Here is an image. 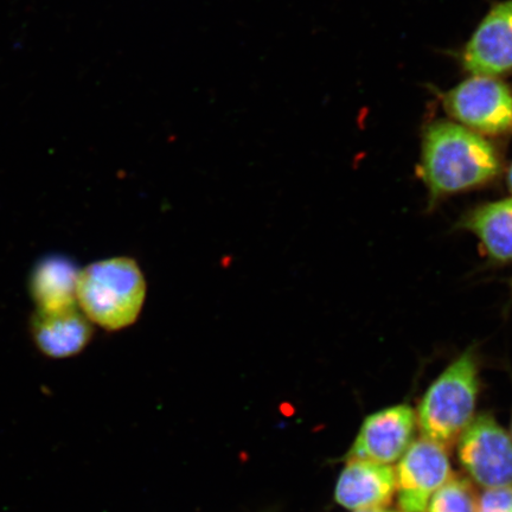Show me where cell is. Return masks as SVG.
Returning a JSON list of instances; mask_svg holds the SVG:
<instances>
[{"label":"cell","instance_id":"obj_1","mask_svg":"<svg viewBox=\"0 0 512 512\" xmlns=\"http://www.w3.org/2000/svg\"><path fill=\"white\" fill-rule=\"evenodd\" d=\"M499 170L495 147L477 132L447 121L428 127L421 175L434 198L479 187Z\"/></svg>","mask_w":512,"mask_h":512},{"label":"cell","instance_id":"obj_2","mask_svg":"<svg viewBox=\"0 0 512 512\" xmlns=\"http://www.w3.org/2000/svg\"><path fill=\"white\" fill-rule=\"evenodd\" d=\"M145 297L144 274L130 258L98 261L79 272L78 305L102 329L118 331L136 323Z\"/></svg>","mask_w":512,"mask_h":512},{"label":"cell","instance_id":"obj_3","mask_svg":"<svg viewBox=\"0 0 512 512\" xmlns=\"http://www.w3.org/2000/svg\"><path fill=\"white\" fill-rule=\"evenodd\" d=\"M479 392L478 364L467 350L428 388L422 398L416 420L421 438L441 446L459 439L473 419Z\"/></svg>","mask_w":512,"mask_h":512},{"label":"cell","instance_id":"obj_4","mask_svg":"<svg viewBox=\"0 0 512 512\" xmlns=\"http://www.w3.org/2000/svg\"><path fill=\"white\" fill-rule=\"evenodd\" d=\"M458 459L484 489L512 485V438L494 416L479 414L460 435Z\"/></svg>","mask_w":512,"mask_h":512},{"label":"cell","instance_id":"obj_5","mask_svg":"<svg viewBox=\"0 0 512 512\" xmlns=\"http://www.w3.org/2000/svg\"><path fill=\"white\" fill-rule=\"evenodd\" d=\"M447 111L470 130L485 134L512 132V93L491 76L460 83L447 94Z\"/></svg>","mask_w":512,"mask_h":512},{"label":"cell","instance_id":"obj_6","mask_svg":"<svg viewBox=\"0 0 512 512\" xmlns=\"http://www.w3.org/2000/svg\"><path fill=\"white\" fill-rule=\"evenodd\" d=\"M395 473L401 512H426L435 491L452 477L446 448L425 438L414 440Z\"/></svg>","mask_w":512,"mask_h":512},{"label":"cell","instance_id":"obj_7","mask_svg":"<svg viewBox=\"0 0 512 512\" xmlns=\"http://www.w3.org/2000/svg\"><path fill=\"white\" fill-rule=\"evenodd\" d=\"M416 430L418 420L411 406L398 405L382 409L364 420L344 460H367L392 465L399 462L414 443Z\"/></svg>","mask_w":512,"mask_h":512},{"label":"cell","instance_id":"obj_8","mask_svg":"<svg viewBox=\"0 0 512 512\" xmlns=\"http://www.w3.org/2000/svg\"><path fill=\"white\" fill-rule=\"evenodd\" d=\"M464 64L473 75L491 76L512 70V0L495 6L467 44Z\"/></svg>","mask_w":512,"mask_h":512},{"label":"cell","instance_id":"obj_9","mask_svg":"<svg viewBox=\"0 0 512 512\" xmlns=\"http://www.w3.org/2000/svg\"><path fill=\"white\" fill-rule=\"evenodd\" d=\"M396 494V473L392 465L350 460L339 475L335 499L343 508L356 511L382 508Z\"/></svg>","mask_w":512,"mask_h":512},{"label":"cell","instance_id":"obj_10","mask_svg":"<svg viewBox=\"0 0 512 512\" xmlns=\"http://www.w3.org/2000/svg\"><path fill=\"white\" fill-rule=\"evenodd\" d=\"M78 307L57 311L38 310L32 319V337L44 356L62 360L78 355L91 341L93 330Z\"/></svg>","mask_w":512,"mask_h":512},{"label":"cell","instance_id":"obj_11","mask_svg":"<svg viewBox=\"0 0 512 512\" xmlns=\"http://www.w3.org/2000/svg\"><path fill=\"white\" fill-rule=\"evenodd\" d=\"M79 272L67 259L43 260L31 278V294L38 310L57 311L78 305L76 283Z\"/></svg>","mask_w":512,"mask_h":512},{"label":"cell","instance_id":"obj_12","mask_svg":"<svg viewBox=\"0 0 512 512\" xmlns=\"http://www.w3.org/2000/svg\"><path fill=\"white\" fill-rule=\"evenodd\" d=\"M463 226L482 241L490 258L512 260V198L473 210Z\"/></svg>","mask_w":512,"mask_h":512},{"label":"cell","instance_id":"obj_13","mask_svg":"<svg viewBox=\"0 0 512 512\" xmlns=\"http://www.w3.org/2000/svg\"><path fill=\"white\" fill-rule=\"evenodd\" d=\"M477 499L469 480L451 477L435 491L426 512H477Z\"/></svg>","mask_w":512,"mask_h":512},{"label":"cell","instance_id":"obj_14","mask_svg":"<svg viewBox=\"0 0 512 512\" xmlns=\"http://www.w3.org/2000/svg\"><path fill=\"white\" fill-rule=\"evenodd\" d=\"M477 512H512V485L484 489L477 499Z\"/></svg>","mask_w":512,"mask_h":512},{"label":"cell","instance_id":"obj_15","mask_svg":"<svg viewBox=\"0 0 512 512\" xmlns=\"http://www.w3.org/2000/svg\"><path fill=\"white\" fill-rule=\"evenodd\" d=\"M354 512H401V511H395L392 509H388L387 507H382V508H370V509L356 510Z\"/></svg>","mask_w":512,"mask_h":512},{"label":"cell","instance_id":"obj_16","mask_svg":"<svg viewBox=\"0 0 512 512\" xmlns=\"http://www.w3.org/2000/svg\"><path fill=\"white\" fill-rule=\"evenodd\" d=\"M508 185L512 192V165L510 166V169L508 171Z\"/></svg>","mask_w":512,"mask_h":512},{"label":"cell","instance_id":"obj_17","mask_svg":"<svg viewBox=\"0 0 512 512\" xmlns=\"http://www.w3.org/2000/svg\"><path fill=\"white\" fill-rule=\"evenodd\" d=\"M510 435H511V438H512V420H511V434Z\"/></svg>","mask_w":512,"mask_h":512}]
</instances>
